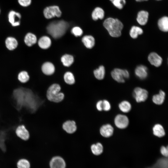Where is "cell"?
I'll list each match as a JSON object with an SVG mask.
<instances>
[{
	"instance_id": "cell-27",
	"label": "cell",
	"mask_w": 168,
	"mask_h": 168,
	"mask_svg": "<svg viewBox=\"0 0 168 168\" xmlns=\"http://www.w3.org/2000/svg\"><path fill=\"white\" fill-rule=\"evenodd\" d=\"M142 30L140 27L133 26L132 27L129 32L130 36L133 39L136 38L139 35L142 34Z\"/></svg>"
},
{
	"instance_id": "cell-28",
	"label": "cell",
	"mask_w": 168,
	"mask_h": 168,
	"mask_svg": "<svg viewBox=\"0 0 168 168\" xmlns=\"http://www.w3.org/2000/svg\"><path fill=\"white\" fill-rule=\"evenodd\" d=\"M105 71L103 66H100L99 68L94 71V74L96 78L101 80L103 79L105 75Z\"/></svg>"
},
{
	"instance_id": "cell-34",
	"label": "cell",
	"mask_w": 168,
	"mask_h": 168,
	"mask_svg": "<svg viewBox=\"0 0 168 168\" xmlns=\"http://www.w3.org/2000/svg\"><path fill=\"white\" fill-rule=\"evenodd\" d=\"M71 31V33L76 37L81 36L83 33L82 30L77 26L73 27Z\"/></svg>"
},
{
	"instance_id": "cell-19",
	"label": "cell",
	"mask_w": 168,
	"mask_h": 168,
	"mask_svg": "<svg viewBox=\"0 0 168 168\" xmlns=\"http://www.w3.org/2000/svg\"><path fill=\"white\" fill-rule=\"evenodd\" d=\"M37 40V37L35 35L30 32L27 33L24 39L25 44L29 47H30L35 44Z\"/></svg>"
},
{
	"instance_id": "cell-25",
	"label": "cell",
	"mask_w": 168,
	"mask_h": 168,
	"mask_svg": "<svg viewBox=\"0 0 168 168\" xmlns=\"http://www.w3.org/2000/svg\"><path fill=\"white\" fill-rule=\"evenodd\" d=\"M104 16V12L103 9L99 7L96 8L92 13V19L95 21L98 19H102Z\"/></svg>"
},
{
	"instance_id": "cell-6",
	"label": "cell",
	"mask_w": 168,
	"mask_h": 168,
	"mask_svg": "<svg viewBox=\"0 0 168 168\" xmlns=\"http://www.w3.org/2000/svg\"><path fill=\"white\" fill-rule=\"evenodd\" d=\"M133 96L137 102H144L148 97V92L145 89L137 87L134 90Z\"/></svg>"
},
{
	"instance_id": "cell-9",
	"label": "cell",
	"mask_w": 168,
	"mask_h": 168,
	"mask_svg": "<svg viewBox=\"0 0 168 168\" xmlns=\"http://www.w3.org/2000/svg\"><path fill=\"white\" fill-rule=\"evenodd\" d=\"M8 18L9 22L12 26H17L20 24L21 15L19 12L11 10L8 13Z\"/></svg>"
},
{
	"instance_id": "cell-29",
	"label": "cell",
	"mask_w": 168,
	"mask_h": 168,
	"mask_svg": "<svg viewBox=\"0 0 168 168\" xmlns=\"http://www.w3.org/2000/svg\"><path fill=\"white\" fill-rule=\"evenodd\" d=\"M119 107L121 111L124 113H128L131 110V105L128 101L124 100L119 104Z\"/></svg>"
},
{
	"instance_id": "cell-40",
	"label": "cell",
	"mask_w": 168,
	"mask_h": 168,
	"mask_svg": "<svg viewBox=\"0 0 168 168\" xmlns=\"http://www.w3.org/2000/svg\"><path fill=\"white\" fill-rule=\"evenodd\" d=\"M110 0V1H113V0Z\"/></svg>"
},
{
	"instance_id": "cell-7",
	"label": "cell",
	"mask_w": 168,
	"mask_h": 168,
	"mask_svg": "<svg viewBox=\"0 0 168 168\" xmlns=\"http://www.w3.org/2000/svg\"><path fill=\"white\" fill-rule=\"evenodd\" d=\"M50 168H66V163L64 159L59 156H55L51 158L49 163Z\"/></svg>"
},
{
	"instance_id": "cell-4",
	"label": "cell",
	"mask_w": 168,
	"mask_h": 168,
	"mask_svg": "<svg viewBox=\"0 0 168 168\" xmlns=\"http://www.w3.org/2000/svg\"><path fill=\"white\" fill-rule=\"evenodd\" d=\"M111 75L114 80L119 82L123 83L125 82V79L129 77V73L125 69L119 68H115L111 72Z\"/></svg>"
},
{
	"instance_id": "cell-41",
	"label": "cell",
	"mask_w": 168,
	"mask_h": 168,
	"mask_svg": "<svg viewBox=\"0 0 168 168\" xmlns=\"http://www.w3.org/2000/svg\"><path fill=\"white\" fill-rule=\"evenodd\" d=\"M0 12H1V10H0Z\"/></svg>"
},
{
	"instance_id": "cell-12",
	"label": "cell",
	"mask_w": 168,
	"mask_h": 168,
	"mask_svg": "<svg viewBox=\"0 0 168 168\" xmlns=\"http://www.w3.org/2000/svg\"><path fill=\"white\" fill-rule=\"evenodd\" d=\"M100 132L102 136L105 138L111 137L114 132V128L110 124L102 125L100 128Z\"/></svg>"
},
{
	"instance_id": "cell-23",
	"label": "cell",
	"mask_w": 168,
	"mask_h": 168,
	"mask_svg": "<svg viewBox=\"0 0 168 168\" xmlns=\"http://www.w3.org/2000/svg\"><path fill=\"white\" fill-rule=\"evenodd\" d=\"M153 134L158 137H163L165 134V132L163 127L160 124H155L152 128Z\"/></svg>"
},
{
	"instance_id": "cell-13",
	"label": "cell",
	"mask_w": 168,
	"mask_h": 168,
	"mask_svg": "<svg viewBox=\"0 0 168 168\" xmlns=\"http://www.w3.org/2000/svg\"><path fill=\"white\" fill-rule=\"evenodd\" d=\"M16 132L17 136L22 139L27 140L29 138V132L23 125L19 126L17 128Z\"/></svg>"
},
{
	"instance_id": "cell-3",
	"label": "cell",
	"mask_w": 168,
	"mask_h": 168,
	"mask_svg": "<svg viewBox=\"0 0 168 168\" xmlns=\"http://www.w3.org/2000/svg\"><path fill=\"white\" fill-rule=\"evenodd\" d=\"M61 87L57 84H54L51 85L48 89L46 96L50 101L55 103L61 102L64 97V94L60 92Z\"/></svg>"
},
{
	"instance_id": "cell-39",
	"label": "cell",
	"mask_w": 168,
	"mask_h": 168,
	"mask_svg": "<svg viewBox=\"0 0 168 168\" xmlns=\"http://www.w3.org/2000/svg\"><path fill=\"white\" fill-rule=\"evenodd\" d=\"M148 0H136L137 2H142L143 1H147Z\"/></svg>"
},
{
	"instance_id": "cell-2",
	"label": "cell",
	"mask_w": 168,
	"mask_h": 168,
	"mask_svg": "<svg viewBox=\"0 0 168 168\" xmlns=\"http://www.w3.org/2000/svg\"><path fill=\"white\" fill-rule=\"evenodd\" d=\"M103 26L112 37H117L121 35L123 25L118 19L108 18L104 21Z\"/></svg>"
},
{
	"instance_id": "cell-24",
	"label": "cell",
	"mask_w": 168,
	"mask_h": 168,
	"mask_svg": "<svg viewBox=\"0 0 168 168\" xmlns=\"http://www.w3.org/2000/svg\"><path fill=\"white\" fill-rule=\"evenodd\" d=\"M158 25L160 30L164 32L168 30V18L164 16L160 18L158 21Z\"/></svg>"
},
{
	"instance_id": "cell-35",
	"label": "cell",
	"mask_w": 168,
	"mask_h": 168,
	"mask_svg": "<svg viewBox=\"0 0 168 168\" xmlns=\"http://www.w3.org/2000/svg\"><path fill=\"white\" fill-rule=\"evenodd\" d=\"M168 146L166 147L162 146L161 147L160 149L161 154L163 157H168Z\"/></svg>"
},
{
	"instance_id": "cell-20",
	"label": "cell",
	"mask_w": 168,
	"mask_h": 168,
	"mask_svg": "<svg viewBox=\"0 0 168 168\" xmlns=\"http://www.w3.org/2000/svg\"><path fill=\"white\" fill-rule=\"evenodd\" d=\"M5 43L7 48L10 50L15 49L18 44L17 40L12 37H7L5 40Z\"/></svg>"
},
{
	"instance_id": "cell-22",
	"label": "cell",
	"mask_w": 168,
	"mask_h": 168,
	"mask_svg": "<svg viewBox=\"0 0 168 168\" xmlns=\"http://www.w3.org/2000/svg\"><path fill=\"white\" fill-rule=\"evenodd\" d=\"M165 97V92L160 90L159 93L154 95L152 98V100L154 103L157 105H161L163 103Z\"/></svg>"
},
{
	"instance_id": "cell-42",
	"label": "cell",
	"mask_w": 168,
	"mask_h": 168,
	"mask_svg": "<svg viewBox=\"0 0 168 168\" xmlns=\"http://www.w3.org/2000/svg\"></svg>"
},
{
	"instance_id": "cell-36",
	"label": "cell",
	"mask_w": 168,
	"mask_h": 168,
	"mask_svg": "<svg viewBox=\"0 0 168 168\" xmlns=\"http://www.w3.org/2000/svg\"><path fill=\"white\" fill-rule=\"evenodd\" d=\"M111 109V105L110 102L107 100H102V109L105 111H108Z\"/></svg>"
},
{
	"instance_id": "cell-16",
	"label": "cell",
	"mask_w": 168,
	"mask_h": 168,
	"mask_svg": "<svg viewBox=\"0 0 168 168\" xmlns=\"http://www.w3.org/2000/svg\"><path fill=\"white\" fill-rule=\"evenodd\" d=\"M41 70L44 74L48 75H51L54 72L55 67L51 63L46 62L42 65Z\"/></svg>"
},
{
	"instance_id": "cell-14",
	"label": "cell",
	"mask_w": 168,
	"mask_h": 168,
	"mask_svg": "<svg viewBox=\"0 0 168 168\" xmlns=\"http://www.w3.org/2000/svg\"><path fill=\"white\" fill-rule=\"evenodd\" d=\"M104 147L102 144L100 142L91 144L90 149L92 154L95 156H98L101 154L103 152Z\"/></svg>"
},
{
	"instance_id": "cell-21",
	"label": "cell",
	"mask_w": 168,
	"mask_h": 168,
	"mask_svg": "<svg viewBox=\"0 0 168 168\" xmlns=\"http://www.w3.org/2000/svg\"><path fill=\"white\" fill-rule=\"evenodd\" d=\"M82 41L85 47L88 49L92 48L95 45V39L90 35L84 36L82 38Z\"/></svg>"
},
{
	"instance_id": "cell-26",
	"label": "cell",
	"mask_w": 168,
	"mask_h": 168,
	"mask_svg": "<svg viewBox=\"0 0 168 168\" xmlns=\"http://www.w3.org/2000/svg\"><path fill=\"white\" fill-rule=\"evenodd\" d=\"M61 61L64 66L68 67L71 66L73 63L74 58L72 55L66 54L62 57Z\"/></svg>"
},
{
	"instance_id": "cell-10",
	"label": "cell",
	"mask_w": 168,
	"mask_h": 168,
	"mask_svg": "<svg viewBox=\"0 0 168 168\" xmlns=\"http://www.w3.org/2000/svg\"><path fill=\"white\" fill-rule=\"evenodd\" d=\"M62 128L68 134H72L77 130V126L75 122L73 120H68L63 123Z\"/></svg>"
},
{
	"instance_id": "cell-33",
	"label": "cell",
	"mask_w": 168,
	"mask_h": 168,
	"mask_svg": "<svg viewBox=\"0 0 168 168\" xmlns=\"http://www.w3.org/2000/svg\"><path fill=\"white\" fill-rule=\"evenodd\" d=\"M112 2L116 7L121 9L126 3L125 0H113Z\"/></svg>"
},
{
	"instance_id": "cell-1",
	"label": "cell",
	"mask_w": 168,
	"mask_h": 168,
	"mask_svg": "<svg viewBox=\"0 0 168 168\" xmlns=\"http://www.w3.org/2000/svg\"><path fill=\"white\" fill-rule=\"evenodd\" d=\"M68 27V24L64 21H55L49 24L47 30L53 38L58 39L65 34Z\"/></svg>"
},
{
	"instance_id": "cell-38",
	"label": "cell",
	"mask_w": 168,
	"mask_h": 168,
	"mask_svg": "<svg viewBox=\"0 0 168 168\" xmlns=\"http://www.w3.org/2000/svg\"><path fill=\"white\" fill-rule=\"evenodd\" d=\"M96 107L97 109L99 111H101L102 109V100H100L96 103Z\"/></svg>"
},
{
	"instance_id": "cell-8",
	"label": "cell",
	"mask_w": 168,
	"mask_h": 168,
	"mask_svg": "<svg viewBox=\"0 0 168 168\" xmlns=\"http://www.w3.org/2000/svg\"><path fill=\"white\" fill-rule=\"evenodd\" d=\"M114 123L118 128L120 129H124L128 126L129 119L126 116L119 114L115 117L114 119Z\"/></svg>"
},
{
	"instance_id": "cell-31",
	"label": "cell",
	"mask_w": 168,
	"mask_h": 168,
	"mask_svg": "<svg viewBox=\"0 0 168 168\" xmlns=\"http://www.w3.org/2000/svg\"><path fill=\"white\" fill-rule=\"evenodd\" d=\"M30 77L28 73L26 71H23L19 73L18 75V79L20 82L24 83L27 82L29 79Z\"/></svg>"
},
{
	"instance_id": "cell-37",
	"label": "cell",
	"mask_w": 168,
	"mask_h": 168,
	"mask_svg": "<svg viewBox=\"0 0 168 168\" xmlns=\"http://www.w3.org/2000/svg\"><path fill=\"white\" fill-rule=\"evenodd\" d=\"M18 3L21 6L26 7L30 5L32 0H17Z\"/></svg>"
},
{
	"instance_id": "cell-15",
	"label": "cell",
	"mask_w": 168,
	"mask_h": 168,
	"mask_svg": "<svg viewBox=\"0 0 168 168\" xmlns=\"http://www.w3.org/2000/svg\"><path fill=\"white\" fill-rule=\"evenodd\" d=\"M135 73L136 76L141 79H143L147 77V69L143 65H140L136 68Z\"/></svg>"
},
{
	"instance_id": "cell-30",
	"label": "cell",
	"mask_w": 168,
	"mask_h": 168,
	"mask_svg": "<svg viewBox=\"0 0 168 168\" xmlns=\"http://www.w3.org/2000/svg\"><path fill=\"white\" fill-rule=\"evenodd\" d=\"M64 79L65 82L69 85L73 84L75 82L74 76L70 72H67L65 73Z\"/></svg>"
},
{
	"instance_id": "cell-17",
	"label": "cell",
	"mask_w": 168,
	"mask_h": 168,
	"mask_svg": "<svg viewBox=\"0 0 168 168\" xmlns=\"http://www.w3.org/2000/svg\"><path fill=\"white\" fill-rule=\"evenodd\" d=\"M51 41L48 36H44L41 37L39 40L38 44L39 46L43 49L49 48L51 46Z\"/></svg>"
},
{
	"instance_id": "cell-18",
	"label": "cell",
	"mask_w": 168,
	"mask_h": 168,
	"mask_svg": "<svg viewBox=\"0 0 168 168\" xmlns=\"http://www.w3.org/2000/svg\"><path fill=\"white\" fill-rule=\"evenodd\" d=\"M148 17V12L141 11L138 12L137 20L138 23L141 25H144L147 22Z\"/></svg>"
},
{
	"instance_id": "cell-11",
	"label": "cell",
	"mask_w": 168,
	"mask_h": 168,
	"mask_svg": "<svg viewBox=\"0 0 168 168\" xmlns=\"http://www.w3.org/2000/svg\"><path fill=\"white\" fill-rule=\"evenodd\" d=\"M148 59L152 65L156 67L160 66L162 62L161 57L155 52L151 53L148 56Z\"/></svg>"
},
{
	"instance_id": "cell-5",
	"label": "cell",
	"mask_w": 168,
	"mask_h": 168,
	"mask_svg": "<svg viewBox=\"0 0 168 168\" xmlns=\"http://www.w3.org/2000/svg\"><path fill=\"white\" fill-rule=\"evenodd\" d=\"M43 13L45 18L49 19L55 16L60 17L61 15V12L58 7L53 6L46 7L44 9Z\"/></svg>"
},
{
	"instance_id": "cell-32",
	"label": "cell",
	"mask_w": 168,
	"mask_h": 168,
	"mask_svg": "<svg viewBox=\"0 0 168 168\" xmlns=\"http://www.w3.org/2000/svg\"><path fill=\"white\" fill-rule=\"evenodd\" d=\"M17 166L18 168H30V164L27 160L22 159L17 162Z\"/></svg>"
}]
</instances>
